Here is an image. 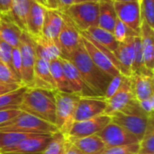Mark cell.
Returning a JSON list of instances; mask_svg holds the SVG:
<instances>
[{
	"label": "cell",
	"mask_w": 154,
	"mask_h": 154,
	"mask_svg": "<svg viewBox=\"0 0 154 154\" xmlns=\"http://www.w3.org/2000/svg\"><path fill=\"white\" fill-rule=\"evenodd\" d=\"M31 134L0 131V152L14 147Z\"/></svg>",
	"instance_id": "33"
},
{
	"label": "cell",
	"mask_w": 154,
	"mask_h": 154,
	"mask_svg": "<svg viewBox=\"0 0 154 154\" xmlns=\"http://www.w3.org/2000/svg\"><path fill=\"white\" fill-rule=\"evenodd\" d=\"M0 83L23 85L20 79L13 71V69L2 61H0Z\"/></svg>",
	"instance_id": "36"
},
{
	"label": "cell",
	"mask_w": 154,
	"mask_h": 154,
	"mask_svg": "<svg viewBox=\"0 0 154 154\" xmlns=\"http://www.w3.org/2000/svg\"><path fill=\"white\" fill-rule=\"evenodd\" d=\"M134 37H128L125 41L118 43V47L115 55L121 63L127 75H132V67L134 60Z\"/></svg>",
	"instance_id": "23"
},
{
	"label": "cell",
	"mask_w": 154,
	"mask_h": 154,
	"mask_svg": "<svg viewBox=\"0 0 154 154\" xmlns=\"http://www.w3.org/2000/svg\"><path fill=\"white\" fill-rule=\"evenodd\" d=\"M68 60L75 65L87 86L97 96L103 97L112 78L94 64L86 51L82 42L68 57Z\"/></svg>",
	"instance_id": "1"
},
{
	"label": "cell",
	"mask_w": 154,
	"mask_h": 154,
	"mask_svg": "<svg viewBox=\"0 0 154 154\" xmlns=\"http://www.w3.org/2000/svg\"><path fill=\"white\" fill-rule=\"evenodd\" d=\"M0 154H42V153H21V152H0Z\"/></svg>",
	"instance_id": "48"
},
{
	"label": "cell",
	"mask_w": 154,
	"mask_h": 154,
	"mask_svg": "<svg viewBox=\"0 0 154 154\" xmlns=\"http://www.w3.org/2000/svg\"><path fill=\"white\" fill-rule=\"evenodd\" d=\"M0 131L27 134H47L59 132L54 125L43 121L24 111H21L18 116L5 124L1 125Z\"/></svg>",
	"instance_id": "4"
},
{
	"label": "cell",
	"mask_w": 154,
	"mask_h": 154,
	"mask_svg": "<svg viewBox=\"0 0 154 154\" xmlns=\"http://www.w3.org/2000/svg\"><path fill=\"white\" fill-rule=\"evenodd\" d=\"M27 87L21 86L17 89L0 96V111L11 108H19Z\"/></svg>",
	"instance_id": "30"
},
{
	"label": "cell",
	"mask_w": 154,
	"mask_h": 154,
	"mask_svg": "<svg viewBox=\"0 0 154 154\" xmlns=\"http://www.w3.org/2000/svg\"><path fill=\"white\" fill-rule=\"evenodd\" d=\"M117 18L133 31L140 34L142 19L138 1L114 2Z\"/></svg>",
	"instance_id": "11"
},
{
	"label": "cell",
	"mask_w": 154,
	"mask_h": 154,
	"mask_svg": "<svg viewBox=\"0 0 154 154\" xmlns=\"http://www.w3.org/2000/svg\"><path fill=\"white\" fill-rule=\"evenodd\" d=\"M63 71L72 94L81 97H98L85 83L75 65L68 59L60 57Z\"/></svg>",
	"instance_id": "14"
},
{
	"label": "cell",
	"mask_w": 154,
	"mask_h": 154,
	"mask_svg": "<svg viewBox=\"0 0 154 154\" xmlns=\"http://www.w3.org/2000/svg\"><path fill=\"white\" fill-rule=\"evenodd\" d=\"M63 14L59 9H48L45 10L44 23L42 34L57 43V38L63 26Z\"/></svg>",
	"instance_id": "19"
},
{
	"label": "cell",
	"mask_w": 154,
	"mask_h": 154,
	"mask_svg": "<svg viewBox=\"0 0 154 154\" xmlns=\"http://www.w3.org/2000/svg\"><path fill=\"white\" fill-rule=\"evenodd\" d=\"M140 37L142 41L143 66L149 74H153L154 69V29L142 22Z\"/></svg>",
	"instance_id": "17"
},
{
	"label": "cell",
	"mask_w": 154,
	"mask_h": 154,
	"mask_svg": "<svg viewBox=\"0 0 154 154\" xmlns=\"http://www.w3.org/2000/svg\"><path fill=\"white\" fill-rule=\"evenodd\" d=\"M82 33L85 34L87 37H88L93 42H95L96 43L106 48L113 53L116 52V51L118 47L119 42H116L113 33L108 31H106L98 26L91 27L88 31L83 32Z\"/></svg>",
	"instance_id": "27"
},
{
	"label": "cell",
	"mask_w": 154,
	"mask_h": 154,
	"mask_svg": "<svg viewBox=\"0 0 154 154\" xmlns=\"http://www.w3.org/2000/svg\"><path fill=\"white\" fill-rule=\"evenodd\" d=\"M45 6L48 9H59L57 0H44Z\"/></svg>",
	"instance_id": "47"
},
{
	"label": "cell",
	"mask_w": 154,
	"mask_h": 154,
	"mask_svg": "<svg viewBox=\"0 0 154 154\" xmlns=\"http://www.w3.org/2000/svg\"><path fill=\"white\" fill-rule=\"evenodd\" d=\"M123 76L122 74L116 76V77H114L112 78L110 83L108 84L106 89V92L103 96V98L105 100H107L109 99L111 97L114 96V94L117 91V89L119 88L120 85H121V82H122V79H123Z\"/></svg>",
	"instance_id": "40"
},
{
	"label": "cell",
	"mask_w": 154,
	"mask_h": 154,
	"mask_svg": "<svg viewBox=\"0 0 154 154\" xmlns=\"http://www.w3.org/2000/svg\"><path fill=\"white\" fill-rule=\"evenodd\" d=\"M67 140L84 154H99L106 147L97 134L80 138H67Z\"/></svg>",
	"instance_id": "24"
},
{
	"label": "cell",
	"mask_w": 154,
	"mask_h": 154,
	"mask_svg": "<svg viewBox=\"0 0 154 154\" xmlns=\"http://www.w3.org/2000/svg\"><path fill=\"white\" fill-rule=\"evenodd\" d=\"M138 105L142 111L150 118L153 116L154 111V95L149 97L148 98L138 102Z\"/></svg>",
	"instance_id": "41"
},
{
	"label": "cell",
	"mask_w": 154,
	"mask_h": 154,
	"mask_svg": "<svg viewBox=\"0 0 154 154\" xmlns=\"http://www.w3.org/2000/svg\"><path fill=\"white\" fill-rule=\"evenodd\" d=\"M68 141V140H67ZM64 154H84L82 153L79 150H78L75 146H73L69 141H68V145H67V148H66V151H65V153Z\"/></svg>",
	"instance_id": "46"
},
{
	"label": "cell",
	"mask_w": 154,
	"mask_h": 154,
	"mask_svg": "<svg viewBox=\"0 0 154 154\" xmlns=\"http://www.w3.org/2000/svg\"><path fill=\"white\" fill-rule=\"evenodd\" d=\"M140 10L142 22L154 29V0H142Z\"/></svg>",
	"instance_id": "35"
},
{
	"label": "cell",
	"mask_w": 154,
	"mask_h": 154,
	"mask_svg": "<svg viewBox=\"0 0 154 154\" xmlns=\"http://www.w3.org/2000/svg\"><path fill=\"white\" fill-rule=\"evenodd\" d=\"M12 51L13 48L0 38V61L4 62L11 69H12Z\"/></svg>",
	"instance_id": "38"
},
{
	"label": "cell",
	"mask_w": 154,
	"mask_h": 154,
	"mask_svg": "<svg viewBox=\"0 0 154 154\" xmlns=\"http://www.w3.org/2000/svg\"><path fill=\"white\" fill-rule=\"evenodd\" d=\"M50 62L36 56L33 79L29 88H35L46 90H56L54 80L50 70Z\"/></svg>",
	"instance_id": "18"
},
{
	"label": "cell",
	"mask_w": 154,
	"mask_h": 154,
	"mask_svg": "<svg viewBox=\"0 0 154 154\" xmlns=\"http://www.w3.org/2000/svg\"><path fill=\"white\" fill-rule=\"evenodd\" d=\"M0 84H2V83H0Z\"/></svg>",
	"instance_id": "55"
},
{
	"label": "cell",
	"mask_w": 154,
	"mask_h": 154,
	"mask_svg": "<svg viewBox=\"0 0 154 154\" xmlns=\"http://www.w3.org/2000/svg\"><path fill=\"white\" fill-rule=\"evenodd\" d=\"M86 1H95V0H73L74 3H81V2H86Z\"/></svg>",
	"instance_id": "51"
},
{
	"label": "cell",
	"mask_w": 154,
	"mask_h": 154,
	"mask_svg": "<svg viewBox=\"0 0 154 154\" xmlns=\"http://www.w3.org/2000/svg\"><path fill=\"white\" fill-rule=\"evenodd\" d=\"M106 108V101L102 97H81L77 105L75 122L103 115Z\"/></svg>",
	"instance_id": "13"
},
{
	"label": "cell",
	"mask_w": 154,
	"mask_h": 154,
	"mask_svg": "<svg viewBox=\"0 0 154 154\" xmlns=\"http://www.w3.org/2000/svg\"><path fill=\"white\" fill-rule=\"evenodd\" d=\"M132 89L134 98L140 102L154 95L153 75L145 73H135L131 75Z\"/></svg>",
	"instance_id": "20"
},
{
	"label": "cell",
	"mask_w": 154,
	"mask_h": 154,
	"mask_svg": "<svg viewBox=\"0 0 154 154\" xmlns=\"http://www.w3.org/2000/svg\"><path fill=\"white\" fill-rule=\"evenodd\" d=\"M57 2H58V5H59V10L61 12L65 11L69 5L74 4L73 0H57Z\"/></svg>",
	"instance_id": "45"
},
{
	"label": "cell",
	"mask_w": 154,
	"mask_h": 154,
	"mask_svg": "<svg viewBox=\"0 0 154 154\" xmlns=\"http://www.w3.org/2000/svg\"><path fill=\"white\" fill-rule=\"evenodd\" d=\"M154 153V125L153 117L149 118L148 125L143 138L139 142L138 154Z\"/></svg>",
	"instance_id": "31"
},
{
	"label": "cell",
	"mask_w": 154,
	"mask_h": 154,
	"mask_svg": "<svg viewBox=\"0 0 154 154\" xmlns=\"http://www.w3.org/2000/svg\"><path fill=\"white\" fill-rule=\"evenodd\" d=\"M33 1H35V2H37V3H39L40 5H43L44 7H46V6H45V3H44V0H33Z\"/></svg>",
	"instance_id": "49"
},
{
	"label": "cell",
	"mask_w": 154,
	"mask_h": 154,
	"mask_svg": "<svg viewBox=\"0 0 154 154\" xmlns=\"http://www.w3.org/2000/svg\"><path fill=\"white\" fill-rule=\"evenodd\" d=\"M21 110L19 108H11L0 111V125L10 121L16 116L20 114Z\"/></svg>",
	"instance_id": "42"
},
{
	"label": "cell",
	"mask_w": 154,
	"mask_h": 154,
	"mask_svg": "<svg viewBox=\"0 0 154 154\" xmlns=\"http://www.w3.org/2000/svg\"><path fill=\"white\" fill-rule=\"evenodd\" d=\"M117 16L113 0H98V27L113 33Z\"/></svg>",
	"instance_id": "25"
},
{
	"label": "cell",
	"mask_w": 154,
	"mask_h": 154,
	"mask_svg": "<svg viewBox=\"0 0 154 154\" xmlns=\"http://www.w3.org/2000/svg\"><path fill=\"white\" fill-rule=\"evenodd\" d=\"M97 134L101 138L106 147L124 146L139 143V140L134 135L114 122L109 123Z\"/></svg>",
	"instance_id": "9"
},
{
	"label": "cell",
	"mask_w": 154,
	"mask_h": 154,
	"mask_svg": "<svg viewBox=\"0 0 154 154\" xmlns=\"http://www.w3.org/2000/svg\"><path fill=\"white\" fill-rule=\"evenodd\" d=\"M19 109L55 125L56 103L54 90L27 88Z\"/></svg>",
	"instance_id": "2"
},
{
	"label": "cell",
	"mask_w": 154,
	"mask_h": 154,
	"mask_svg": "<svg viewBox=\"0 0 154 154\" xmlns=\"http://www.w3.org/2000/svg\"><path fill=\"white\" fill-rule=\"evenodd\" d=\"M63 14V26L57 38V45L61 52V57L68 59V57L79 46L81 43L80 32L75 27L71 21Z\"/></svg>",
	"instance_id": "8"
},
{
	"label": "cell",
	"mask_w": 154,
	"mask_h": 154,
	"mask_svg": "<svg viewBox=\"0 0 154 154\" xmlns=\"http://www.w3.org/2000/svg\"><path fill=\"white\" fill-rule=\"evenodd\" d=\"M134 94L132 89L131 76H123L121 85L117 91L106 101V108L104 112L105 115L111 116L112 114L122 110L132 100H134Z\"/></svg>",
	"instance_id": "12"
},
{
	"label": "cell",
	"mask_w": 154,
	"mask_h": 154,
	"mask_svg": "<svg viewBox=\"0 0 154 154\" xmlns=\"http://www.w3.org/2000/svg\"><path fill=\"white\" fill-rule=\"evenodd\" d=\"M50 70L51 77L54 80L56 90H59L60 92L64 93H71L69 85L68 83V80L66 79V76L63 71L62 64L60 61V58L51 60L50 63Z\"/></svg>",
	"instance_id": "29"
},
{
	"label": "cell",
	"mask_w": 154,
	"mask_h": 154,
	"mask_svg": "<svg viewBox=\"0 0 154 154\" xmlns=\"http://www.w3.org/2000/svg\"><path fill=\"white\" fill-rule=\"evenodd\" d=\"M56 103V121L55 126L58 131L66 138L75 123V113L79 96L72 93H64L54 90Z\"/></svg>",
	"instance_id": "5"
},
{
	"label": "cell",
	"mask_w": 154,
	"mask_h": 154,
	"mask_svg": "<svg viewBox=\"0 0 154 154\" xmlns=\"http://www.w3.org/2000/svg\"><path fill=\"white\" fill-rule=\"evenodd\" d=\"M80 36H81V42L83 43L86 51L88 52L91 60L94 62V64L97 67H98L103 72H105L111 78L116 77L121 74L120 71L115 67V65L109 60V58L100 49H98L95 44H93L81 32H80Z\"/></svg>",
	"instance_id": "15"
},
{
	"label": "cell",
	"mask_w": 154,
	"mask_h": 154,
	"mask_svg": "<svg viewBox=\"0 0 154 154\" xmlns=\"http://www.w3.org/2000/svg\"><path fill=\"white\" fill-rule=\"evenodd\" d=\"M67 145V138L60 132H56L42 154H64Z\"/></svg>",
	"instance_id": "32"
},
{
	"label": "cell",
	"mask_w": 154,
	"mask_h": 154,
	"mask_svg": "<svg viewBox=\"0 0 154 154\" xmlns=\"http://www.w3.org/2000/svg\"><path fill=\"white\" fill-rule=\"evenodd\" d=\"M114 2H132V1H138V0H113Z\"/></svg>",
	"instance_id": "50"
},
{
	"label": "cell",
	"mask_w": 154,
	"mask_h": 154,
	"mask_svg": "<svg viewBox=\"0 0 154 154\" xmlns=\"http://www.w3.org/2000/svg\"><path fill=\"white\" fill-rule=\"evenodd\" d=\"M110 116L112 122L134 135L139 142L145 133L149 121V117L142 111L135 99L132 100L122 110L112 114Z\"/></svg>",
	"instance_id": "3"
},
{
	"label": "cell",
	"mask_w": 154,
	"mask_h": 154,
	"mask_svg": "<svg viewBox=\"0 0 154 154\" xmlns=\"http://www.w3.org/2000/svg\"><path fill=\"white\" fill-rule=\"evenodd\" d=\"M12 0H0V16L6 15L10 13Z\"/></svg>",
	"instance_id": "44"
},
{
	"label": "cell",
	"mask_w": 154,
	"mask_h": 154,
	"mask_svg": "<svg viewBox=\"0 0 154 154\" xmlns=\"http://www.w3.org/2000/svg\"><path fill=\"white\" fill-rule=\"evenodd\" d=\"M32 1V0H12L10 13L1 17H5L13 21L23 31L25 32L26 18L30 10Z\"/></svg>",
	"instance_id": "26"
},
{
	"label": "cell",
	"mask_w": 154,
	"mask_h": 154,
	"mask_svg": "<svg viewBox=\"0 0 154 154\" xmlns=\"http://www.w3.org/2000/svg\"><path fill=\"white\" fill-rule=\"evenodd\" d=\"M111 122V116L105 114L93 118L75 122L67 138H80L97 134Z\"/></svg>",
	"instance_id": "10"
},
{
	"label": "cell",
	"mask_w": 154,
	"mask_h": 154,
	"mask_svg": "<svg viewBox=\"0 0 154 154\" xmlns=\"http://www.w3.org/2000/svg\"><path fill=\"white\" fill-rule=\"evenodd\" d=\"M12 69L16 77L22 82V61L19 48H13L12 51Z\"/></svg>",
	"instance_id": "39"
},
{
	"label": "cell",
	"mask_w": 154,
	"mask_h": 154,
	"mask_svg": "<svg viewBox=\"0 0 154 154\" xmlns=\"http://www.w3.org/2000/svg\"><path fill=\"white\" fill-rule=\"evenodd\" d=\"M113 35L117 42H121L128 37H134V36H138L140 34L138 32L133 31L132 29H130L128 26H126L123 22H121L117 18L116 22L115 23V26H114Z\"/></svg>",
	"instance_id": "34"
},
{
	"label": "cell",
	"mask_w": 154,
	"mask_h": 154,
	"mask_svg": "<svg viewBox=\"0 0 154 154\" xmlns=\"http://www.w3.org/2000/svg\"><path fill=\"white\" fill-rule=\"evenodd\" d=\"M46 7L35 1H32L30 10L26 18L25 32L31 37H37L42 35V27L44 23Z\"/></svg>",
	"instance_id": "21"
},
{
	"label": "cell",
	"mask_w": 154,
	"mask_h": 154,
	"mask_svg": "<svg viewBox=\"0 0 154 154\" xmlns=\"http://www.w3.org/2000/svg\"><path fill=\"white\" fill-rule=\"evenodd\" d=\"M151 154H154V153H151Z\"/></svg>",
	"instance_id": "54"
},
{
	"label": "cell",
	"mask_w": 154,
	"mask_h": 154,
	"mask_svg": "<svg viewBox=\"0 0 154 154\" xmlns=\"http://www.w3.org/2000/svg\"><path fill=\"white\" fill-rule=\"evenodd\" d=\"M62 13L80 32L98 25V0L74 3Z\"/></svg>",
	"instance_id": "6"
},
{
	"label": "cell",
	"mask_w": 154,
	"mask_h": 154,
	"mask_svg": "<svg viewBox=\"0 0 154 154\" xmlns=\"http://www.w3.org/2000/svg\"><path fill=\"white\" fill-rule=\"evenodd\" d=\"M21 86H23V85H21V84H0V96L6 94L8 92L14 91V90L17 89L18 88H20Z\"/></svg>",
	"instance_id": "43"
},
{
	"label": "cell",
	"mask_w": 154,
	"mask_h": 154,
	"mask_svg": "<svg viewBox=\"0 0 154 154\" xmlns=\"http://www.w3.org/2000/svg\"><path fill=\"white\" fill-rule=\"evenodd\" d=\"M1 17V16H0ZM23 30L13 21L1 17L0 21V38L8 43L12 48H18Z\"/></svg>",
	"instance_id": "28"
},
{
	"label": "cell",
	"mask_w": 154,
	"mask_h": 154,
	"mask_svg": "<svg viewBox=\"0 0 154 154\" xmlns=\"http://www.w3.org/2000/svg\"><path fill=\"white\" fill-rule=\"evenodd\" d=\"M18 48L20 51L22 61V84L29 88L33 79L36 51L32 39L24 31L22 33Z\"/></svg>",
	"instance_id": "7"
},
{
	"label": "cell",
	"mask_w": 154,
	"mask_h": 154,
	"mask_svg": "<svg viewBox=\"0 0 154 154\" xmlns=\"http://www.w3.org/2000/svg\"><path fill=\"white\" fill-rule=\"evenodd\" d=\"M139 143L130 145L106 147L99 154H138Z\"/></svg>",
	"instance_id": "37"
},
{
	"label": "cell",
	"mask_w": 154,
	"mask_h": 154,
	"mask_svg": "<svg viewBox=\"0 0 154 154\" xmlns=\"http://www.w3.org/2000/svg\"><path fill=\"white\" fill-rule=\"evenodd\" d=\"M138 3H139V5H141V3H142V0H138Z\"/></svg>",
	"instance_id": "52"
},
{
	"label": "cell",
	"mask_w": 154,
	"mask_h": 154,
	"mask_svg": "<svg viewBox=\"0 0 154 154\" xmlns=\"http://www.w3.org/2000/svg\"><path fill=\"white\" fill-rule=\"evenodd\" d=\"M53 134H31L14 147L1 152H21V153H42L51 141Z\"/></svg>",
	"instance_id": "16"
},
{
	"label": "cell",
	"mask_w": 154,
	"mask_h": 154,
	"mask_svg": "<svg viewBox=\"0 0 154 154\" xmlns=\"http://www.w3.org/2000/svg\"><path fill=\"white\" fill-rule=\"evenodd\" d=\"M0 21H1V17H0Z\"/></svg>",
	"instance_id": "53"
},
{
	"label": "cell",
	"mask_w": 154,
	"mask_h": 154,
	"mask_svg": "<svg viewBox=\"0 0 154 154\" xmlns=\"http://www.w3.org/2000/svg\"><path fill=\"white\" fill-rule=\"evenodd\" d=\"M31 38L33 41L37 57L42 58L48 62L61 57V52L55 42L45 38L43 35Z\"/></svg>",
	"instance_id": "22"
}]
</instances>
